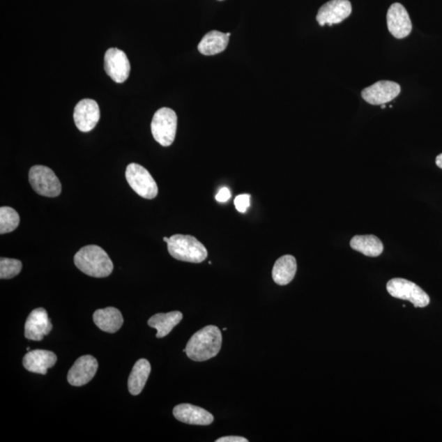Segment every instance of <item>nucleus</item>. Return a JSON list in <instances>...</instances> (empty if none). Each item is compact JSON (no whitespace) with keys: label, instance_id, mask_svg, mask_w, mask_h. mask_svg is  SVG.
<instances>
[{"label":"nucleus","instance_id":"obj_1","mask_svg":"<svg viewBox=\"0 0 442 442\" xmlns=\"http://www.w3.org/2000/svg\"><path fill=\"white\" fill-rule=\"evenodd\" d=\"M222 345V335L219 328L206 326L192 336L186 346V354L192 360L201 362L214 358Z\"/></svg>","mask_w":442,"mask_h":442},{"label":"nucleus","instance_id":"obj_2","mask_svg":"<svg viewBox=\"0 0 442 442\" xmlns=\"http://www.w3.org/2000/svg\"><path fill=\"white\" fill-rule=\"evenodd\" d=\"M74 263L84 274L95 278H105L114 270V263L107 253L96 245L79 249L74 257Z\"/></svg>","mask_w":442,"mask_h":442},{"label":"nucleus","instance_id":"obj_3","mask_svg":"<svg viewBox=\"0 0 442 442\" xmlns=\"http://www.w3.org/2000/svg\"><path fill=\"white\" fill-rule=\"evenodd\" d=\"M167 248L173 258L181 261L201 263L208 256L204 244L191 235H173L169 238Z\"/></svg>","mask_w":442,"mask_h":442},{"label":"nucleus","instance_id":"obj_4","mask_svg":"<svg viewBox=\"0 0 442 442\" xmlns=\"http://www.w3.org/2000/svg\"><path fill=\"white\" fill-rule=\"evenodd\" d=\"M177 115L171 108H160L153 116L151 130L153 138L163 147L171 146L176 139Z\"/></svg>","mask_w":442,"mask_h":442},{"label":"nucleus","instance_id":"obj_5","mask_svg":"<svg viewBox=\"0 0 442 442\" xmlns=\"http://www.w3.org/2000/svg\"><path fill=\"white\" fill-rule=\"evenodd\" d=\"M125 178L131 189L146 199H153L158 194L156 181L148 170L139 164L130 163L126 168Z\"/></svg>","mask_w":442,"mask_h":442},{"label":"nucleus","instance_id":"obj_6","mask_svg":"<svg viewBox=\"0 0 442 442\" xmlns=\"http://www.w3.org/2000/svg\"><path fill=\"white\" fill-rule=\"evenodd\" d=\"M387 290L392 297L409 300L416 308L426 307L430 303L429 296L420 286L407 280L396 278L390 280Z\"/></svg>","mask_w":442,"mask_h":442},{"label":"nucleus","instance_id":"obj_7","mask_svg":"<svg viewBox=\"0 0 442 442\" xmlns=\"http://www.w3.org/2000/svg\"><path fill=\"white\" fill-rule=\"evenodd\" d=\"M29 181L37 194L49 197H55L62 192V185L55 173L45 166H34L29 172Z\"/></svg>","mask_w":442,"mask_h":442},{"label":"nucleus","instance_id":"obj_8","mask_svg":"<svg viewBox=\"0 0 442 442\" xmlns=\"http://www.w3.org/2000/svg\"><path fill=\"white\" fill-rule=\"evenodd\" d=\"M399 84L390 81H380L362 91L363 100L371 105H383L391 102L401 93Z\"/></svg>","mask_w":442,"mask_h":442},{"label":"nucleus","instance_id":"obj_9","mask_svg":"<svg viewBox=\"0 0 442 442\" xmlns=\"http://www.w3.org/2000/svg\"><path fill=\"white\" fill-rule=\"evenodd\" d=\"M105 68L108 77L116 83H123L129 77V59L121 49L111 48L107 50L105 56Z\"/></svg>","mask_w":442,"mask_h":442},{"label":"nucleus","instance_id":"obj_10","mask_svg":"<svg viewBox=\"0 0 442 442\" xmlns=\"http://www.w3.org/2000/svg\"><path fill=\"white\" fill-rule=\"evenodd\" d=\"M351 11L349 0H330L319 9L317 20L321 26L338 24L346 20Z\"/></svg>","mask_w":442,"mask_h":442},{"label":"nucleus","instance_id":"obj_11","mask_svg":"<svg viewBox=\"0 0 442 442\" xmlns=\"http://www.w3.org/2000/svg\"><path fill=\"white\" fill-rule=\"evenodd\" d=\"M388 31L395 38H406L412 31L410 15L402 3H393L387 14Z\"/></svg>","mask_w":442,"mask_h":442},{"label":"nucleus","instance_id":"obj_12","mask_svg":"<svg viewBox=\"0 0 442 442\" xmlns=\"http://www.w3.org/2000/svg\"><path fill=\"white\" fill-rule=\"evenodd\" d=\"M74 121L79 130L89 132L100 119V109L96 101L86 98L79 101L74 110Z\"/></svg>","mask_w":442,"mask_h":442},{"label":"nucleus","instance_id":"obj_13","mask_svg":"<svg viewBox=\"0 0 442 442\" xmlns=\"http://www.w3.org/2000/svg\"><path fill=\"white\" fill-rule=\"evenodd\" d=\"M98 363L92 356H83L75 362L68 374V383L75 387H82L95 377Z\"/></svg>","mask_w":442,"mask_h":442},{"label":"nucleus","instance_id":"obj_14","mask_svg":"<svg viewBox=\"0 0 442 442\" xmlns=\"http://www.w3.org/2000/svg\"><path fill=\"white\" fill-rule=\"evenodd\" d=\"M53 326L46 310L37 308L32 310L25 323V337L32 341L43 340L51 332Z\"/></svg>","mask_w":442,"mask_h":442},{"label":"nucleus","instance_id":"obj_15","mask_svg":"<svg viewBox=\"0 0 442 442\" xmlns=\"http://www.w3.org/2000/svg\"><path fill=\"white\" fill-rule=\"evenodd\" d=\"M173 415L177 420L191 425H210L214 417L210 412L190 404H178L173 410Z\"/></svg>","mask_w":442,"mask_h":442},{"label":"nucleus","instance_id":"obj_16","mask_svg":"<svg viewBox=\"0 0 442 442\" xmlns=\"http://www.w3.org/2000/svg\"><path fill=\"white\" fill-rule=\"evenodd\" d=\"M57 356L45 350H34L23 357L22 364L31 373L45 375L49 369L57 363Z\"/></svg>","mask_w":442,"mask_h":442},{"label":"nucleus","instance_id":"obj_17","mask_svg":"<svg viewBox=\"0 0 442 442\" xmlns=\"http://www.w3.org/2000/svg\"><path fill=\"white\" fill-rule=\"evenodd\" d=\"M93 319L98 328L109 333L119 331L124 322L120 310L114 307L97 310Z\"/></svg>","mask_w":442,"mask_h":442},{"label":"nucleus","instance_id":"obj_18","mask_svg":"<svg viewBox=\"0 0 442 442\" xmlns=\"http://www.w3.org/2000/svg\"><path fill=\"white\" fill-rule=\"evenodd\" d=\"M297 272V261L291 255H285L276 261L272 270V278L277 284L284 286L294 279Z\"/></svg>","mask_w":442,"mask_h":442},{"label":"nucleus","instance_id":"obj_19","mask_svg":"<svg viewBox=\"0 0 442 442\" xmlns=\"http://www.w3.org/2000/svg\"><path fill=\"white\" fill-rule=\"evenodd\" d=\"M151 373V365L145 359H140L135 364L128 379L129 392L133 396H137L143 391Z\"/></svg>","mask_w":442,"mask_h":442},{"label":"nucleus","instance_id":"obj_20","mask_svg":"<svg viewBox=\"0 0 442 442\" xmlns=\"http://www.w3.org/2000/svg\"><path fill=\"white\" fill-rule=\"evenodd\" d=\"M183 319V314L180 312H172L167 314L158 313L150 318L148 324L150 327L158 330L157 337H166L172 331Z\"/></svg>","mask_w":442,"mask_h":442},{"label":"nucleus","instance_id":"obj_21","mask_svg":"<svg viewBox=\"0 0 442 442\" xmlns=\"http://www.w3.org/2000/svg\"><path fill=\"white\" fill-rule=\"evenodd\" d=\"M229 38L228 34L224 33L218 31H210L200 41L197 49L201 54L206 56L218 54L227 49Z\"/></svg>","mask_w":442,"mask_h":442},{"label":"nucleus","instance_id":"obj_22","mask_svg":"<svg viewBox=\"0 0 442 442\" xmlns=\"http://www.w3.org/2000/svg\"><path fill=\"white\" fill-rule=\"evenodd\" d=\"M351 247L365 256L376 257L383 252V244L374 235H356L352 238Z\"/></svg>","mask_w":442,"mask_h":442},{"label":"nucleus","instance_id":"obj_23","mask_svg":"<svg viewBox=\"0 0 442 442\" xmlns=\"http://www.w3.org/2000/svg\"><path fill=\"white\" fill-rule=\"evenodd\" d=\"M20 216L17 211L9 206L0 208V234L14 231L20 225Z\"/></svg>","mask_w":442,"mask_h":442},{"label":"nucleus","instance_id":"obj_24","mask_svg":"<svg viewBox=\"0 0 442 442\" xmlns=\"http://www.w3.org/2000/svg\"><path fill=\"white\" fill-rule=\"evenodd\" d=\"M22 264L20 260L1 257L0 259V279L9 280L20 274Z\"/></svg>","mask_w":442,"mask_h":442},{"label":"nucleus","instance_id":"obj_25","mask_svg":"<svg viewBox=\"0 0 442 442\" xmlns=\"http://www.w3.org/2000/svg\"><path fill=\"white\" fill-rule=\"evenodd\" d=\"M251 196L247 194L238 195L235 197L234 206L237 211L241 213H245L249 206H250Z\"/></svg>","mask_w":442,"mask_h":442},{"label":"nucleus","instance_id":"obj_26","mask_svg":"<svg viewBox=\"0 0 442 442\" xmlns=\"http://www.w3.org/2000/svg\"><path fill=\"white\" fill-rule=\"evenodd\" d=\"M230 197H231V194H230L228 188H222L218 194L216 195L215 199L219 202H225L227 201Z\"/></svg>","mask_w":442,"mask_h":442},{"label":"nucleus","instance_id":"obj_27","mask_svg":"<svg viewBox=\"0 0 442 442\" xmlns=\"http://www.w3.org/2000/svg\"><path fill=\"white\" fill-rule=\"evenodd\" d=\"M216 442H248V440L242 436H229L220 437L215 441Z\"/></svg>","mask_w":442,"mask_h":442},{"label":"nucleus","instance_id":"obj_28","mask_svg":"<svg viewBox=\"0 0 442 442\" xmlns=\"http://www.w3.org/2000/svg\"><path fill=\"white\" fill-rule=\"evenodd\" d=\"M436 166L442 169V153L439 154L436 158Z\"/></svg>","mask_w":442,"mask_h":442},{"label":"nucleus","instance_id":"obj_29","mask_svg":"<svg viewBox=\"0 0 442 442\" xmlns=\"http://www.w3.org/2000/svg\"><path fill=\"white\" fill-rule=\"evenodd\" d=\"M163 241H164V242H166V243H168V241H169V238L164 237V238H163Z\"/></svg>","mask_w":442,"mask_h":442},{"label":"nucleus","instance_id":"obj_30","mask_svg":"<svg viewBox=\"0 0 442 442\" xmlns=\"http://www.w3.org/2000/svg\"><path fill=\"white\" fill-rule=\"evenodd\" d=\"M381 107H382V108H383H383H385V107H386V105H381Z\"/></svg>","mask_w":442,"mask_h":442},{"label":"nucleus","instance_id":"obj_31","mask_svg":"<svg viewBox=\"0 0 442 442\" xmlns=\"http://www.w3.org/2000/svg\"><path fill=\"white\" fill-rule=\"evenodd\" d=\"M220 1H222V0H220Z\"/></svg>","mask_w":442,"mask_h":442}]
</instances>
